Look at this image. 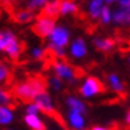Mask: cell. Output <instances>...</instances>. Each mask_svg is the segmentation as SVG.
Returning a JSON list of instances; mask_svg holds the SVG:
<instances>
[{"mask_svg":"<svg viewBox=\"0 0 130 130\" xmlns=\"http://www.w3.org/2000/svg\"><path fill=\"white\" fill-rule=\"evenodd\" d=\"M51 84H52V86L55 88L56 90H58V89L62 88V80L58 77V76H55V77L51 78Z\"/></svg>","mask_w":130,"mask_h":130,"instance_id":"18","label":"cell"},{"mask_svg":"<svg viewBox=\"0 0 130 130\" xmlns=\"http://www.w3.org/2000/svg\"><path fill=\"white\" fill-rule=\"evenodd\" d=\"M16 80L13 72L11 70L7 65H4L2 61H0V82H4V86L8 88L12 85V82Z\"/></svg>","mask_w":130,"mask_h":130,"instance_id":"9","label":"cell"},{"mask_svg":"<svg viewBox=\"0 0 130 130\" xmlns=\"http://www.w3.org/2000/svg\"><path fill=\"white\" fill-rule=\"evenodd\" d=\"M101 9H102V2L101 0H93V2H90V5H89L90 19L98 20L100 13H101Z\"/></svg>","mask_w":130,"mask_h":130,"instance_id":"13","label":"cell"},{"mask_svg":"<svg viewBox=\"0 0 130 130\" xmlns=\"http://www.w3.org/2000/svg\"><path fill=\"white\" fill-rule=\"evenodd\" d=\"M27 111H28V114H36L37 111H39L37 105H36V104H35V105H29L28 109H27Z\"/></svg>","mask_w":130,"mask_h":130,"instance_id":"20","label":"cell"},{"mask_svg":"<svg viewBox=\"0 0 130 130\" xmlns=\"http://www.w3.org/2000/svg\"><path fill=\"white\" fill-rule=\"evenodd\" d=\"M81 94L84 97H90L93 94H98V93H105L108 92V88L105 86V84L97 77L89 76L85 82V85L80 89Z\"/></svg>","mask_w":130,"mask_h":130,"instance_id":"2","label":"cell"},{"mask_svg":"<svg viewBox=\"0 0 130 130\" xmlns=\"http://www.w3.org/2000/svg\"><path fill=\"white\" fill-rule=\"evenodd\" d=\"M93 46H94V49H97L98 52L104 53V55H110L111 51L117 46V41L114 36H110L106 39H94Z\"/></svg>","mask_w":130,"mask_h":130,"instance_id":"6","label":"cell"},{"mask_svg":"<svg viewBox=\"0 0 130 130\" xmlns=\"http://www.w3.org/2000/svg\"><path fill=\"white\" fill-rule=\"evenodd\" d=\"M101 24H108V23L110 21V9L108 8V7H105V8H102L101 9Z\"/></svg>","mask_w":130,"mask_h":130,"instance_id":"17","label":"cell"},{"mask_svg":"<svg viewBox=\"0 0 130 130\" xmlns=\"http://www.w3.org/2000/svg\"><path fill=\"white\" fill-rule=\"evenodd\" d=\"M69 120L72 122V125L77 129H82L84 127V120H82V117L77 113V111H69Z\"/></svg>","mask_w":130,"mask_h":130,"instance_id":"15","label":"cell"},{"mask_svg":"<svg viewBox=\"0 0 130 130\" xmlns=\"http://www.w3.org/2000/svg\"><path fill=\"white\" fill-rule=\"evenodd\" d=\"M90 130H110V129H104V127H98V126H93Z\"/></svg>","mask_w":130,"mask_h":130,"instance_id":"21","label":"cell"},{"mask_svg":"<svg viewBox=\"0 0 130 130\" xmlns=\"http://www.w3.org/2000/svg\"><path fill=\"white\" fill-rule=\"evenodd\" d=\"M8 17L12 23H15V24H27V23H31L35 19L33 11L28 9V8H19V7H17L12 13H9Z\"/></svg>","mask_w":130,"mask_h":130,"instance_id":"5","label":"cell"},{"mask_svg":"<svg viewBox=\"0 0 130 130\" xmlns=\"http://www.w3.org/2000/svg\"><path fill=\"white\" fill-rule=\"evenodd\" d=\"M113 19L118 24L127 25L129 24V7H121V9L116 11L113 15Z\"/></svg>","mask_w":130,"mask_h":130,"instance_id":"10","label":"cell"},{"mask_svg":"<svg viewBox=\"0 0 130 130\" xmlns=\"http://www.w3.org/2000/svg\"><path fill=\"white\" fill-rule=\"evenodd\" d=\"M51 35H52V43L57 46H61V48H64L69 41V33L62 27L53 29Z\"/></svg>","mask_w":130,"mask_h":130,"instance_id":"7","label":"cell"},{"mask_svg":"<svg viewBox=\"0 0 130 130\" xmlns=\"http://www.w3.org/2000/svg\"><path fill=\"white\" fill-rule=\"evenodd\" d=\"M67 105H68L73 111H77V113H82V114H85V113H86V106L82 104L81 101H78L77 98H74V97H69V98L67 100Z\"/></svg>","mask_w":130,"mask_h":130,"instance_id":"12","label":"cell"},{"mask_svg":"<svg viewBox=\"0 0 130 130\" xmlns=\"http://www.w3.org/2000/svg\"><path fill=\"white\" fill-rule=\"evenodd\" d=\"M0 105L7 106L8 109H16L19 102L15 101V98L11 96V93L8 90V88H2L0 86Z\"/></svg>","mask_w":130,"mask_h":130,"instance_id":"8","label":"cell"},{"mask_svg":"<svg viewBox=\"0 0 130 130\" xmlns=\"http://www.w3.org/2000/svg\"><path fill=\"white\" fill-rule=\"evenodd\" d=\"M60 5H61V0H53L51 3H46L43 9L39 12L36 16V20L40 19H51V20H57L60 17Z\"/></svg>","mask_w":130,"mask_h":130,"instance_id":"4","label":"cell"},{"mask_svg":"<svg viewBox=\"0 0 130 130\" xmlns=\"http://www.w3.org/2000/svg\"><path fill=\"white\" fill-rule=\"evenodd\" d=\"M33 101H36L37 108H39V110L43 114H45L46 117L52 118V120H55L61 127H64V130H69V127L67 125V122H65V120L62 118V116L58 113L55 108H53V105L51 102V98H49V94L46 92L36 94L35 98H33Z\"/></svg>","mask_w":130,"mask_h":130,"instance_id":"1","label":"cell"},{"mask_svg":"<svg viewBox=\"0 0 130 130\" xmlns=\"http://www.w3.org/2000/svg\"><path fill=\"white\" fill-rule=\"evenodd\" d=\"M24 120H25V123L32 130H45L46 129L44 123L36 117V114H28Z\"/></svg>","mask_w":130,"mask_h":130,"instance_id":"11","label":"cell"},{"mask_svg":"<svg viewBox=\"0 0 130 130\" xmlns=\"http://www.w3.org/2000/svg\"><path fill=\"white\" fill-rule=\"evenodd\" d=\"M48 0H28L27 3V8L31 9V11H35L36 8H39L40 5H43L44 3H46Z\"/></svg>","mask_w":130,"mask_h":130,"instance_id":"16","label":"cell"},{"mask_svg":"<svg viewBox=\"0 0 130 130\" xmlns=\"http://www.w3.org/2000/svg\"><path fill=\"white\" fill-rule=\"evenodd\" d=\"M72 53H73L74 57H82V56H85L86 48H85V43H84V40H82V39H77L73 43Z\"/></svg>","mask_w":130,"mask_h":130,"instance_id":"14","label":"cell"},{"mask_svg":"<svg viewBox=\"0 0 130 130\" xmlns=\"http://www.w3.org/2000/svg\"><path fill=\"white\" fill-rule=\"evenodd\" d=\"M32 56H33L35 60L41 61V58H43V49H40V48L33 49V52H32Z\"/></svg>","mask_w":130,"mask_h":130,"instance_id":"19","label":"cell"},{"mask_svg":"<svg viewBox=\"0 0 130 130\" xmlns=\"http://www.w3.org/2000/svg\"><path fill=\"white\" fill-rule=\"evenodd\" d=\"M55 29V20L51 19H40L36 24L31 27V32L39 36L41 40H45Z\"/></svg>","mask_w":130,"mask_h":130,"instance_id":"3","label":"cell"},{"mask_svg":"<svg viewBox=\"0 0 130 130\" xmlns=\"http://www.w3.org/2000/svg\"><path fill=\"white\" fill-rule=\"evenodd\" d=\"M19 2H20V0H19ZM21 2H23V0H21Z\"/></svg>","mask_w":130,"mask_h":130,"instance_id":"22","label":"cell"}]
</instances>
